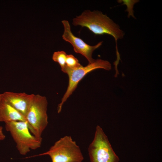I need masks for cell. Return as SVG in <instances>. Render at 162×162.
<instances>
[{"instance_id":"6da1fadb","label":"cell","mask_w":162,"mask_h":162,"mask_svg":"<svg viewBox=\"0 0 162 162\" xmlns=\"http://www.w3.org/2000/svg\"><path fill=\"white\" fill-rule=\"evenodd\" d=\"M72 24L86 27L96 35L105 34L111 35L116 41V50L118 49L117 41L123 38L125 35L118 24L106 14L98 10H84L73 19Z\"/></svg>"},{"instance_id":"7a4b0ae2","label":"cell","mask_w":162,"mask_h":162,"mask_svg":"<svg viewBox=\"0 0 162 162\" xmlns=\"http://www.w3.org/2000/svg\"><path fill=\"white\" fill-rule=\"evenodd\" d=\"M46 98L34 94L25 118L32 133L41 140L42 134L48 124Z\"/></svg>"},{"instance_id":"3957f363","label":"cell","mask_w":162,"mask_h":162,"mask_svg":"<svg viewBox=\"0 0 162 162\" xmlns=\"http://www.w3.org/2000/svg\"><path fill=\"white\" fill-rule=\"evenodd\" d=\"M5 128L10 133L21 154L26 155L31 149L35 150L40 147L42 140L32 133L27 121L6 123Z\"/></svg>"},{"instance_id":"277c9868","label":"cell","mask_w":162,"mask_h":162,"mask_svg":"<svg viewBox=\"0 0 162 162\" xmlns=\"http://www.w3.org/2000/svg\"><path fill=\"white\" fill-rule=\"evenodd\" d=\"M44 155H49L52 162H82L84 160L79 146L68 136L60 138L47 151L31 157Z\"/></svg>"},{"instance_id":"5b68a950","label":"cell","mask_w":162,"mask_h":162,"mask_svg":"<svg viewBox=\"0 0 162 162\" xmlns=\"http://www.w3.org/2000/svg\"><path fill=\"white\" fill-rule=\"evenodd\" d=\"M90 162H118L108 138L99 125L96 128L94 139L88 148Z\"/></svg>"},{"instance_id":"8992f818","label":"cell","mask_w":162,"mask_h":162,"mask_svg":"<svg viewBox=\"0 0 162 162\" xmlns=\"http://www.w3.org/2000/svg\"><path fill=\"white\" fill-rule=\"evenodd\" d=\"M98 68L107 70L111 69L110 63L108 61L100 59H96L93 63L85 66L80 67L74 69L67 67L65 73L68 75L69 83L67 89L57 107L58 113L60 112L63 104L77 88L78 84L88 73Z\"/></svg>"},{"instance_id":"52a82bcc","label":"cell","mask_w":162,"mask_h":162,"mask_svg":"<svg viewBox=\"0 0 162 162\" xmlns=\"http://www.w3.org/2000/svg\"><path fill=\"white\" fill-rule=\"evenodd\" d=\"M62 22L64 28L62 35L63 39L72 45L76 52L80 53L84 56L88 61V64L94 62L95 59L92 58V53L94 50L102 45L103 42L100 41L94 46L89 45L73 34L70 23L68 20H63Z\"/></svg>"},{"instance_id":"ba28073f","label":"cell","mask_w":162,"mask_h":162,"mask_svg":"<svg viewBox=\"0 0 162 162\" xmlns=\"http://www.w3.org/2000/svg\"><path fill=\"white\" fill-rule=\"evenodd\" d=\"M2 94L10 104L25 117L34 94L10 92Z\"/></svg>"},{"instance_id":"9c48e42d","label":"cell","mask_w":162,"mask_h":162,"mask_svg":"<svg viewBox=\"0 0 162 162\" xmlns=\"http://www.w3.org/2000/svg\"><path fill=\"white\" fill-rule=\"evenodd\" d=\"M26 121L25 117L15 109L2 94H0V122Z\"/></svg>"},{"instance_id":"30bf717a","label":"cell","mask_w":162,"mask_h":162,"mask_svg":"<svg viewBox=\"0 0 162 162\" xmlns=\"http://www.w3.org/2000/svg\"><path fill=\"white\" fill-rule=\"evenodd\" d=\"M67 55L65 52L61 51L54 52L52 56L53 61L59 64L62 71L64 73L67 67L66 63Z\"/></svg>"},{"instance_id":"8fae6325","label":"cell","mask_w":162,"mask_h":162,"mask_svg":"<svg viewBox=\"0 0 162 162\" xmlns=\"http://www.w3.org/2000/svg\"><path fill=\"white\" fill-rule=\"evenodd\" d=\"M139 2L138 0H119L117 2L120 3H122V5H125L126 6L127 9L125 11L128 12V18L130 16L134 19H136L134 14V11L133 10L134 5L135 4Z\"/></svg>"},{"instance_id":"7c38bea8","label":"cell","mask_w":162,"mask_h":162,"mask_svg":"<svg viewBox=\"0 0 162 162\" xmlns=\"http://www.w3.org/2000/svg\"><path fill=\"white\" fill-rule=\"evenodd\" d=\"M66 63L67 67L71 69L78 68L82 65L78 59L72 54H67Z\"/></svg>"},{"instance_id":"4fadbf2b","label":"cell","mask_w":162,"mask_h":162,"mask_svg":"<svg viewBox=\"0 0 162 162\" xmlns=\"http://www.w3.org/2000/svg\"><path fill=\"white\" fill-rule=\"evenodd\" d=\"M3 129L2 127L0 126V141L4 140L6 137L5 135L3 133Z\"/></svg>"}]
</instances>
